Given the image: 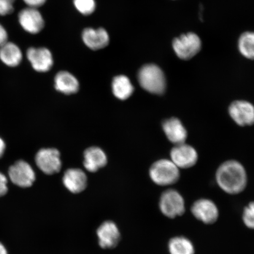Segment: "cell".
I'll return each instance as SVG.
<instances>
[{
	"mask_svg": "<svg viewBox=\"0 0 254 254\" xmlns=\"http://www.w3.org/2000/svg\"><path fill=\"white\" fill-rule=\"evenodd\" d=\"M216 180L220 188L230 194H237L245 190L247 175L245 168L236 160L225 161L218 168Z\"/></svg>",
	"mask_w": 254,
	"mask_h": 254,
	"instance_id": "obj_1",
	"label": "cell"
},
{
	"mask_svg": "<svg viewBox=\"0 0 254 254\" xmlns=\"http://www.w3.org/2000/svg\"><path fill=\"white\" fill-rule=\"evenodd\" d=\"M139 85L145 91L154 94H163L166 91V76L162 69L154 64L143 65L138 72Z\"/></svg>",
	"mask_w": 254,
	"mask_h": 254,
	"instance_id": "obj_2",
	"label": "cell"
},
{
	"mask_svg": "<svg viewBox=\"0 0 254 254\" xmlns=\"http://www.w3.org/2000/svg\"><path fill=\"white\" fill-rule=\"evenodd\" d=\"M150 176L152 182L158 186L173 185L180 179V170L172 161L164 159L152 164Z\"/></svg>",
	"mask_w": 254,
	"mask_h": 254,
	"instance_id": "obj_3",
	"label": "cell"
},
{
	"mask_svg": "<svg viewBox=\"0 0 254 254\" xmlns=\"http://www.w3.org/2000/svg\"><path fill=\"white\" fill-rule=\"evenodd\" d=\"M201 47V40L194 33L182 34L173 41L175 53L179 59L183 60L193 58L200 52Z\"/></svg>",
	"mask_w": 254,
	"mask_h": 254,
	"instance_id": "obj_4",
	"label": "cell"
},
{
	"mask_svg": "<svg viewBox=\"0 0 254 254\" xmlns=\"http://www.w3.org/2000/svg\"><path fill=\"white\" fill-rule=\"evenodd\" d=\"M159 206L162 213L170 218L179 217L186 211L185 201L183 196L173 189L168 190L163 193Z\"/></svg>",
	"mask_w": 254,
	"mask_h": 254,
	"instance_id": "obj_5",
	"label": "cell"
},
{
	"mask_svg": "<svg viewBox=\"0 0 254 254\" xmlns=\"http://www.w3.org/2000/svg\"><path fill=\"white\" fill-rule=\"evenodd\" d=\"M8 177L15 186L22 189L29 188L36 180V173L29 163L23 160L16 161L9 167Z\"/></svg>",
	"mask_w": 254,
	"mask_h": 254,
	"instance_id": "obj_6",
	"label": "cell"
},
{
	"mask_svg": "<svg viewBox=\"0 0 254 254\" xmlns=\"http://www.w3.org/2000/svg\"><path fill=\"white\" fill-rule=\"evenodd\" d=\"M17 17L19 24L28 34H39L45 26V21L39 8H24L18 12Z\"/></svg>",
	"mask_w": 254,
	"mask_h": 254,
	"instance_id": "obj_7",
	"label": "cell"
},
{
	"mask_svg": "<svg viewBox=\"0 0 254 254\" xmlns=\"http://www.w3.org/2000/svg\"><path fill=\"white\" fill-rule=\"evenodd\" d=\"M35 161L38 168L47 175L59 173L62 168L60 152L55 148H43L37 152Z\"/></svg>",
	"mask_w": 254,
	"mask_h": 254,
	"instance_id": "obj_8",
	"label": "cell"
},
{
	"mask_svg": "<svg viewBox=\"0 0 254 254\" xmlns=\"http://www.w3.org/2000/svg\"><path fill=\"white\" fill-rule=\"evenodd\" d=\"M26 57L32 68L37 72H46L53 67L54 59L52 53L46 47L28 48Z\"/></svg>",
	"mask_w": 254,
	"mask_h": 254,
	"instance_id": "obj_9",
	"label": "cell"
},
{
	"mask_svg": "<svg viewBox=\"0 0 254 254\" xmlns=\"http://www.w3.org/2000/svg\"><path fill=\"white\" fill-rule=\"evenodd\" d=\"M171 160L179 168H189L198 161L197 152L192 146L183 143L176 145L170 152Z\"/></svg>",
	"mask_w": 254,
	"mask_h": 254,
	"instance_id": "obj_10",
	"label": "cell"
},
{
	"mask_svg": "<svg viewBox=\"0 0 254 254\" xmlns=\"http://www.w3.org/2000/svg\"><path fill=\"white\" fill-rule=\"evenodd\" d=\"M98 244L103 249H112L118 245L121 234L115 222L106 221L103 222L97 230Z\"/></svg>",
	"mask_w": 254,
	"mask_h": 254,
	"instance_id": "obj_11",
	"label": "cell"
},
{
	"mask_svg": "<svg viewBox=\"0 0 254 254\" xmlns=\"http://www.w3.org/2000/svg\"><path fill=\"white\" fill-rule=\"evenodd\" d=\"M228 112L238 125L246 126L254 124V106L248 101H235L231 104Z\"/></svg>",
	"mask_w": 254,
	"mask_h": 254,
	"instance_id": "obj_12",
	"label": "cell"
},
{
	"mask_svg": "<svg viewBox=\"0 0 254 254\" xmlns=\"http://www.w3.org/2000/svg\"><path fill=\"white\" fill-rule=\"evenodd\" d=\"M192 214L203 223L212 224L217 221L219 211L215 203L208 199H200L191 206Z\"/></svg>",
	"mask_w": 254,
	"mask_h": 254,
	"instance_id": "obj_13",
	"label": "cell"
},
{
	"mask_svg": "<svg viewBox=\"0 0 254 254\" xmlns=\"http://www.w3.org/2000/svg\"><path fill=\"white\" fill-rule=\"evenodd\" d=\"M81 37L85 45L94 51L104 49L110 43L109 34L104 28H85L82 32Z\"/></svg>",
	"mask_w": 254,
	"mask_h": 254,
	"instance_id": "obj_14",
	"label": "cell"
},
{
	"mask_svg": "<svg viewBox=\"0 0 254 254\" xmlns=\"http://www.w3.org/2000/svg\"><path fill=\"white\" fill-rule=\"evenodd\" d=\"M64 186L69 192L78 193L83 191L87 186V177L83 171L77 168L66 170L63 178Z\"/></svg>",
	"mask_w": 254,
	"mask_h": 254,
	"instance_id": "obj_15",
	"label": "cell"
},
{
	"mask_svg": "<svg viewBox=\"0 0 254 254\" xmlns=\"http://www.w3.org/2000/svg\"><path fill=\"white\" fill-rule=\"evenodd\" d=\"M163 128L167 138L173 144L178 145L185 143L188 134L179 119L173 117L164 121Z\"/></svg>",
	"mask_w": 254,
	"mask_h": 254,
	"instance_id": "obj_16",
	"label": "cell"
},
{
	"mask_svg": "<svg viewBox=\"0 0 254 254\" xmlns=\"http://www.w3.org/2000/svg\"><path fill=\"white\" fill-rule=\"evenodd\" d=\"M23 59V51L14 42L8 41L0 47V61L6 66L16 67L20 65Z\"/></svg>",
	"mask_w": 254,
	"mask_h": 254,
	"instance_id": "obj_17",
	"label": "cell"
},
{
	"mask_svg": "<svg viewBox=\"0 0 254 254\" xmlns=\"http://www.w3.org/2000/svg\"><path fill=\"white\" fill-rule=\"evenodd\" d=\"M107 163V158L105 152L101 148L90 147L84 152V166L91 173L96 172L104 167Z\"/></svg>",
	"mask_w": 254,
	"mask_h": 254,
	"instance_id": "obj_18",
	"label": "cell"
},
{
	"mask_svg": "<svg viewBox=\"0 0 254 254\" xmlns=\"http://www.w3.org/2000/svg\"><path fill=\"white\" fill-rule=\"evenodd\" d=\"M55 86L57 91L65 94L77 93L79 90L77 79L70 72L66 71H60L55 78Z\"/></svg>",
	"mask_w": 254,
	"mask_h": 254,
	"instance_id": "obj_19",
	"label": "cell"
},
{
	"mask_svg": "<svg viewBox=\"0 0 254 254\" xmlns=\"http://www.w3.org/2000/svg\"><path fill=\"white\" fill-rule=\"evenodd\" d=\"M113 94L120 100H125L133 93L134 88L129 79L125 75L114 77L112 83Z\"/></svg>",
	"mask_w": 254,
	"mask_h": 254,
	"instance_id": "obj_20",
	"label": "cell"
},
{
	"mask_svg": "<svg viewBox=\"0 0 254 254\" xmlns=\"http://www.w3.org/2000/svg\"><path fill=\"white\" fill-rule=\"evenodd\" d=\"M170 254H194L195 249L190 241L186 237H176L168 243Z\"/></svg>",
	"mask_w": 254,
	"mask_h": 254,
	"instance_id": "obj_21",
	"label": "cell"
},
{
	"mask_svg": "<svg viewBox=\"0 0 254 254\" xmlns=\"http://www.w3.org/2000/svg\"><path fill=\"white\" fill-rule=\"evenodd\" d=\"M238 50L246 58L254 60V32L247 31L241 35L238 42Z\"/></svg>",
	"mask_w": 254,
	"mask_h": 254,
	"instance_id": "obj_22",
	"label": "cell"
},
{
	"mask_svg": "<svg viewBox=\"0 0 254 254\" xmlns=\"http://www.w3.org/2000/svg\"><path fill=\"white\" fill-rule=\"evenodd\" d=\"M73 4L79 13L84 15L93 14L96 8L95 0H73Z\"/></svg>",
	"mask_w": 254,
	"mask_h": 254,
	"instance_id": "obj_23",
	"label": "cell"
},
{
	"mask_svg": "<svg viewBox=\"0 0 254 254\" xmlns=\"http://www.w3.org/2000/svg\"><path fill=\"white\" fill-rule=\"evenodd\" d=\"M243 220L248 228L254 230V202L249 203L244 208Z\"/></svg>",
	"mask_w": 254,
	"mask_h": 254,
	"instance_id": "obj_24",
	"label": "cell"
},
{
	"mask_svg": "<svg viewBox=\"0 0 254 254\" xmlns=\"http://www.w3.org/2000/svg\"><path fill=\"white\" fill-rule=\"evenodd\" d=\"M16 0H0V16L11 15L14 10Z\"/></svg>",
	"mask_w": 254,
	"mask_h": 254,
	"instance_id": "obj_25",
	"label": "cell"
},
{
	"mask_svg": "<svg viewBox=\"0 0 254 254\" xmlns=\"http://www.w3.org/2000/svg\"><path fill=\"white\" fill-rule=\"evenodd\" d=\"M8 183L7 177L0 172V198L7 194L8 191Z\"/></svg>",
	"mask_w": 254,
	"mask_h": 254,
	"instance_id": "obj_26",
	"label": "cell"
},
{
	"mask_svg": "<svg viewBox=\"0 0 254 254\" xmlns=\"http://www.w3.org/2000/svg\"><path fill=\"white\" fill-rule=\"evenodd\" d=\"M8 33L5 27L0 23V47L8 41Z\"/></svg>",
	"mask_w": 254,
	"mask_h": 254,
	"instance_id": "obj_27",
	"label": "cell"
},
{
	"mask_svg": "<svg viewBox=\"0 0 254 254\" xmlns=\"http://www.w3.org/2000/svg\"><path fill=\"white\" fill-rule=\"evenodd\" d=\"M27 7L39 8L43 6L47 0H23Z\"/></svg>",
	"mask_w": 254,
	"mask_h": 254,
	"instance_id": "obj_28",
	"label": "cell"
},
{
	"mask_svg": "<svg viewBox=\"0 0 254 254\" xmlns=\"http://www.w3.org/2000/svg\"><path fill=\"white\" fill-rule=\"evenodd\" d=\"M6 149L5 142L2 138L0 137V158L4 155Z\"/></svg>",
	"mask_w": 254,
	"mask_h": 254,
	"instance_id": "obj_29",
	"label": "cell"
},
{
	"mask_svg": "<svg viewBox=\"0 0 254 254\" xmlns=\"http://www.w3.org/2000/svg\"><path fill=\"white\" fill-rule=\"evenodd\" d=\"M0 254H8L7 249L0 242Z\"/></svg>",
	"mask_w": 254,
	"mask_h": 254,
	"instance_id": "obj_30",
	"label": "cell"
}]
</instances>
